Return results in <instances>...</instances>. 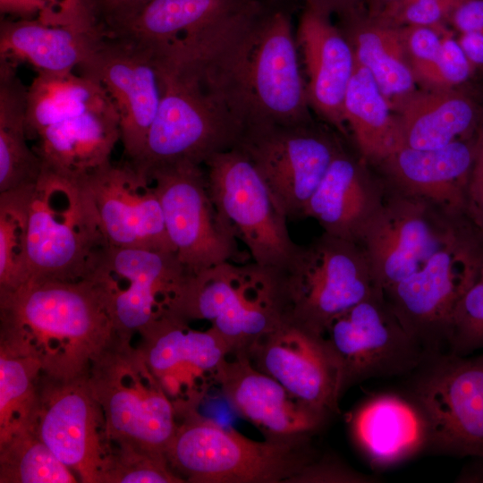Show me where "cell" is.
Here are the masks:
<instances>
[{
    "label": "cell",
    "mask_w": 483,
    "mask_h": 483,
    "mask_svg": "<svg viewBox=\"0 0 483 483\" xmlns=\"http://www.w3.org/2000/svg\"><path fill=\"white\" fill-rule=\"evenodd\" d=\"M164 453L110 441L99 483H183Z\"/></svg>",
    "instance_id": "cell-38"
},
{
    "label": "cell",
    "mask_w": 483,
    "mask_h": 483,
    "mask_svg": "<svg viewBox=\"0 0 483 483\" xmlns=\"http://www.w3.org/2000/svg\"><path fill=\"white\" fill-rule=\"evenodd\" d=\"M281 270L287 318L320 336L333 318L378 289L360 244L325 232L299 245Z\"/></svg>",
    "instance_id": "cell-9"
},
{
    "label": "cell",
    "mask_w": 483,
    "mask_h": 483,
    "mask_svg": "<svg viewBox=\"0 0 483 483\" xmlns=\"http://www.w3.org/2000/svg\"><path fill=\"white\" fill-rule=\"evenodd\" d=\"M98 26L106 29L136 13L151 0H90Z\"/></svg>",
    "instance_id": "cell-45"
},
{
    "label": "cell",
    "mask_w": 483,
    "mask_h": 483,
    "mask_svg": "<svg viewBox=\"0 0 483 483\" xmlns=\"http://www.w3.org/2000/svg\"><path fill=\"white\" fill-rule=\"evenodd\" d=\"M78 70L97 81L111 98L119 114L124 155L135 160L162 98L157 56L134 42L101 32Z\"/></svg>",
    "instance_id": "cell-19"
},
{
    "label": "cell",
    "mask_w": 483,
    "mask_h": 483,
    "mask_svg": "<svg viewBox=\"0 0 483 483\" xmlns=\"http://www.w3.org/2000/svg\"><path fill=\"white\" fill-rule=\"evenodd\" d=\"M182 317L208 321L232 354L246 352L287 319L282 270L227 261L193 274Z\"/></svg>",
    "instance_id": "cell-5"
},
{
    "label": "cell",
    "mask_w": 483,
    "mask_h": 483,
    "mask_svg": "<svg viewBox=\"0 0 483 483\" xmlns=\"http://www.w3.org/2000/svg\"><path fill=\"white\" fill-rule=\"evenodd\" d=\"M443 25L401 27L410 64L416 80L436 89V65L441 50Z\"/></svg>",
    "instance_id": "cell-40"
},
{
    "label": "cell",
    "mask_w": 483,
    "mask_h": 483,
    "mask_svg": "<svg viewBox=\"0 0 483 483\" xmlns=\"http://www.w3.org/2000/svg\"><path fill=\"white\" fill-rule=\"evenodd\" d=\"M243 353L326 419L340 412L337 369L322 336L287 318Z\"/></svg>",
    "instance_id": "cell-21"
},
{
    "label": "cell",
    "mask_w": 483,
    "mask_h": 483,
    "mask_svg": "<svg viewBox=\"0 0 483 483\" xmlns=\"http://www.w3.org/2000/svg\"><path fill=\"white\" fill-rule=\"evenodd\" d=\"M349 422L356 446L374 467H391L428 449L425 418L408 395H373L358 406Z\"/></svg>",
    "instance_id": "cell-26"
},
{
    "label": "cell",
    "mask_w": 483,
    "mask_h": 483,
    "mask_svg": "<svg viewBox=\"0 0 483 483\" xmlns=\"http://www.w3.org/2000/svg\"><path fill=\"white\" fill-rule=\"evenodd\" d=\"M483 349V264L459 300L450 323L446 350L467 356Z\"/></svg>",
    "instance_id": "cell-39"
},
{
    "label": "cell",
    "mask_w": 483,
    "mask_h": 483,
    "mask_svg": "<svg viewBox=\"0 0 483 483\" xmlns=\"http://www.w3.org/2000/svg\"><path fill=\"white\" fill-rule=\"evenodd\" d=\"M30 428L82 483H99L110 440L88 373L57 379L42 373Z\"/></svg>",
    "instance_id": "cell-17"
},
{
    "label": "cell",
    "mask_w": 483,
    "mask_h": 483,
    "mask_svg": "<svg viewBox=\"0 0 483 483\" xmlns=\"http://www.w3.org/2000/svg\"><path fill=\"white\" fill-rule=\"evenodd\" d=\"M364 0H306V6L327 15L337 13L342 19L367 14Z\"/></svg>",
    "instance_id": "cell-47"
},
{
    "label": "cell",
    "mask_w": 483,
    "mask_h": 483,
    "mask_svg": "<svg viewBox=\"0 0 483 483\" xmlns=\"http://www.w3.org/2000/svg\"><path fill=\"white\" fill-rule=\"evenodd\" d=\"M30 188L0 192V292L30 279L28 262Z\"/></svg>",
    "instance_id": "cell-37"
},
{
    "label": "cell",
    "mask_w": 483,
    "mask_h": 483,
    "mask_svg": "<svg viewBox=\"0 0 483 483\" xmlns=\"http://www.w3.org/2000/svg\"><path fill=\"white\" fill-rule=\"evenodd\" d=\"M456 482L483 483V458H470L456 478Z\"/></svg>",
    "instance_id": "cell-50"
},
{
    "label": "cell",
    "mask_w": 483,
    "mask_h": 483,
    "mask_svg": "<svg viewBox=\"0 0 483 483\" xmlns=\"http://www.w3.org/2000/svg\"><path fill=\"white\" fill-rule=\"evenodd\" d=\"M461 33L483 30V0H463L452 12L448 20Z\"/></svg>",
    "instance_id": "cell-46"
},
{
    "label": "cell",
    "mask_w": 483,
    "mask_h": 483,
    "mask_svg": "<svg viewBox=\"0 0 483 483\" xmlns=\"http://www.w3.org/2000/svg\"><path fill=\"white\" fill-rule=\"evenodd\" d=\"M162 57L190 76L242 135L312 123L291 19L259 0L178 40Z\"/></svg>",
    "instance_id": "cell-1"
},
{
    "label": "cell",
    "mask_w": 483,
    "mask_h": 483,
    "mask_svg": "<svg viewBox=\"0 0 483 483\" xmlns=\"http://www.w3.org/2000/svg\"><path fill=\"white\" fill-rule=\"evenodd\" d=\"M188 321L178 315L167 316L139 334L138 348L177 419L198 411L209 390L218 385L221 369L232 354L212 326L197 330Z\"/></svg>",
    "instance_id": "cell-18"
},
{
    "label": "cell",
    "mask_w": 483,
    "mask_h": 483,
    "mask_svg": "<svg viewBox=\"0 0 483 483\" xmlns=\"http://www.w3.org/2000/svg\"><path fill=\"white\" fill-rule=\"evenodd\" d=\"M477 138L457 140L431 149L401 148L379 165L389 189L466 214Z\"/></svg>",
    "instance_id": "cell-23"
},
{
    "label": "cell",
    "mask_w": 483,
    "mask_h": 483,
    "mask_svg": "<svg viewBox=\"0 0 483 483\" xmlns=\"http://www.w3.org/2000/svg\"><path fill=\"white\" fill-rule=\"evenodd\" d=\"M16 66L0 61V192L32 187L43 165L29 146L26 87Z\"/></svg>",
    "instance_id": "cell-33"
},
{
    "label": "cell",
    "mask_w": 483,
    "mask_h": 483,
    "mask_svg": "<svg viewBox=\"0 0 483 483\" xmlns=\"http://www.w3.org/2000/svg\"><path fill=\"white\" fill-rule=\"evenodd\" d=\"M114 335L85 280L30 279L0 292V346L35 360L50 377L87 374Z\"/></svg>",
    "instance_id": "cell-2"
},
{
    "label": "cell",
    "mask_w": 483,
    "mask_h": 483,
    "mask_svg": "<svg viewBox=\"0 0 483 483\" xmlns=\"http://www.w3.org/2000/svg\"><path fill=\"white\" fill-rule=\"evenodd\" d=\"M473 69L458 39L445 28L442 31L441 50L436 65V89H453L464 82Z\"/></svg>",
    "instance_id": "cell-43"
},
{
    "label": "cell",
    "mask_w": 483,
    "mask_h": 483,
    "mask_svg": "<svg viewBox=\"0 0 483 483\" xmlns=\"http://www.w3.org/2000/svg\"><path fill=\"white\" fill-rule=\"evenodd\" d=\"M394 1L395 0H364L367 6V16L369 19H375Z\"/></svg>",
    "instance_id": "cell-51"
},
{
    "label": "cell",
    "mask_w": 483,
    "mask_h": 483,
    "mask_svg": "<svg viewBox=\"0 0 483 483\" xmlns=\"http://www.w3.org/2000/svg\"><path fill=\"white\" fill-rule=\"evenodd\" d=\"M145 174L158 196L174 251L189 271L197 274L224 262L245 261L233 229L211 198L201 165L176 162Z\"/></svg>",
    "instance_id": "cell-13"
},
{
    "label": "cell",
    "mask_w": 483,
    "mask_h": 483,
    "mask_svg": "<svg viewBox=\"0 0 483 483\" xmlns=\"http://www.w3.org/2000/svg\"><path fill=\"white\" fill-rule=\"evenodd\" d=\"M162 98L140 156L131 161L150 169L188 161L204 165L216 153L236 147L241 130L211 102L187 74L157 63Z\"/></svg>",
    "instance_id": "cell-11"
},
{
    "label": "cell",
    "mask_w": 483,
    "mask_h": 483,
    "mask_svg": "<svg viewBox=\"0 0 483 483\" xmlns=\"http://www.w3.org/2000/svg\"><path fill=\"white\" fill-rule=\"evenodd\" d=\"M44 0H0L2 18L38 19L45 9Z\"/></svg>",
    "instance_id": "cell-48"
},
{
    "label": "cell",
    "mask_w": 483,
    "mask_h": 483,
    "mask_svg": "<svg viewBox=\"0 0 483 483\" xmlns=\"http://www.w3.org/2000/svg\"><path fill=\"white\" fill-rule=\"evenodd\" d=\"M420 1V0H395L394 3H392L390 5H388L377 17L371 20H382L385 19L394 13H396L401 8L404 7L405 5Z\"/></svg>",
    "instance_id": "cell-52"
},
{
    "label": "cell",
    "mask_w": 483,
    "mask_h": 483,
    "mask_svg": "<svg viewBox=\"0 0 483 483\" xmlns=\"http://www.w3.org/2000/svg\"><path fill=\"white\" fill-rule=\"evenodd\" d=\"M386 186L341 148L309 200L304 218L315 219L330 235L360 244L384 206Z\"/></svg>",
    "instance_id": "cell-24"
},
{
    "label": "cell",
    "mask_w": 483,
    "mask_h": 483,
    "mask_svg": "<svg viewBox=\"0 0 483 483\" xmlns=\"http://www.w3.org/2000/svg\"><path fill=\"white\" fill-rule=\"evenodd\" d=\"M88 381L110 441L165 455L177 427L175 411L131 341L115 334L92 361Z\"/></svg>",
    "instance_id": "cell-7"
},
{
    "label": "cell",
    "mask_w": 483,
    "mask_h": 483,
    "mask_svg": "<svg viewBox=\"0 0 483 483\" xmlns=\"http://www.w3.org/2000/svg\"><path fill=\"white\" fill-rule=\"evenodd\" d=\"M360 244L376 285L385 291L416 272L450 237L464 213L388 190Z\"/></svg>",
    "instance_id": "cell-15"
},
{
    "label": "cell",
    "mask_w": 483,
    "mask_h": 483,
    "mask_svg": "<svg viewBox=\"0 0 483 483\" xmlns=\"http://www.w3.org/2000/svg\"><path fill=\"white\" fill-rule=\"evenodd\" d=\"M43 167L79 178L111 160L121 140L114 106L92 110L50 125L32 140Z\"/></svg>",
    "instance_id": "cell-27"
},
{
    "label": "cell",
    "mask_w": 483,
    "mask_h": 483,
    "mask_svg": "<svg viewBox=\"0 0 483 483\" xmlns=\"http://www.w3.org/2000/svg\"><path fill=\"white\" fill-rule=\"evenodd\" d=\"M311 436L256 441L195 411L177 419L165 457L184 482H314L326 457Z\"/></svg>",
    "instance_id": "cell-3"
},
{
    "label": "cell",
    "mask_w": 483,
    "mask_h": 483,
    "mask_svg": "<svg viewBox=\"0 0 483 483\" xmlns=\"http://www.w3.org/2000/svg\"><path fill=\"white\" fill-rule=\"evenodd\" d=\"M360 65L372 75L382 94L393 102L415 90L416 77L407 55L401 27L381 24L367 14L343 19Z\"/></svg>",
    "instance_id": "cell-31"
},
{
    "label": "cell",
    "mask_w": 483,
    "mask_h": 483,
    "mask_svg": "<svg viewBox=\"0 0 483 483\" xmlns=\"http://www.w3.org/2000/svg\"><path fill=\"white\" fill-rule=\"evenodd\" d=\"M211 198L238 240L258 264L283 269L299 244L250 158L238 147L212 156L205 164Z\"/></svg>",
    "instance_id": "cell-14"
},
{
    "label": "cell",
    "mask_w": 483,
    "mask_h": 483,
    "mask_svg": "<svg viewBox=\"0 0 483 483\" xmlns=\"http://www.w3.org/2000/svg\"><path fill=\"white\" fill-rule=\"evenodd\" d=\"M463 0H420L405 5L394 14L373 20L381 24L404 27H438L447 21L453 9Z\"/></svg>",
    "instance_id": "cell-41"
},
{
    "label": "cell",
    "mask_w": 483,
    "mask_h": 483,
    "mask_svg": "<svg viewBox=\"0 0 483 483\" xmlns=\"http://www.w3.org/2000/svg\"><path fill=\"white\" fill-rule=\"evenodd\" d=\"M457 39L472 66H483V30L461 33Z\"/></svg>",
    "instance_id": "cell-49"
},
{
    "label": "cell",
    "mask_w": 483,
    "mask_h": 483,
    "mask_svg": "<svg viewBox=\"0 0 483 483\" xmlns=\"http://www.w3.org/2000/svg\"><path fill=\"white\" fill-rule=\"evenodd\" d=\"M217 386L234 410L265 437L313 434L328 420L275 379L257 369L243 352L228 357Z\"/></svg>",
    "instance_id": "cell-22"
},
{
    "label": "cell",
    "mask_w": 483,
    "mask_h": 483,
    "mask_svg": "<svg viewBox=\"0 0 483 483\" xmlns=\"http://www.w3.org/2000/svg\"><path fill=\"white\" fill-rule=\"evenodd\" d=\"M76 482V475L30 428L0 443V483Z\"/></svg>",
    "instance_id": "cell-36"
},
{
    "label": "cell",
    "mask_w": 483,
    "mask_h": 483,
    "mask_svg": "<svg viewBox=\"0 0 483 483\" xmlns=\"http://www.w3.org/2000/svg\"><path fill=\"white\" fill-rule=\"evenodd\" d=\"M41 374L35 360L0 346V443L30 428Z\"/></svg>",
    "instance_id": "cell-35"
},
{
    "label": "cell",
    "mask_w": 483,
    "mask_h": 483,
    "mask_svg": "<svg viewBox=\"0 0 483 483\" xmlns=\"http://www.w3.org/2000/svg\"><path fill=\"white\" fill-rule=\"evenodd\" d=\"M114 106L103 87L83 74L38 73L28 87L26 131L29 140L45 128L87 112Z\"/></svg>",
    "instance_id": "cell-34"
},
{
    "label": "cell",
    "mask_w": 483,
    "mask_h": 483,
    "mask_svg": "<svg viewBox=\"0 0 483 483\" xmlns=\"http://www.w3.org/2000/svg\"><path fill=\"white\" fill-rule=\"evenodd\" d=\"M407 395L428 427V449L459 458H483V352L426 357Z\"/></svg>",
    "instance_id": "cell-10"
},
{
    "label": "cell",
    "mask_w": 483,
    "mask_h": 483,
    "mask_svg": "<svg viewBox=\"0 0 483 483\" xmlns=\"http://www.w3.org/2000/svg\"><path fill=\"white\" fill-rule=\"evenodd\" d=\"M483 264V231L467 216L412 275L384 295L428 355L443 352L453 310Z\"/></svg>",
    "instance_id": "cell-6"
},
{
    "label": "cell",
    "mask_w": 483,
    "mask_h": 483,
    "mask_svg": "<svg viewBox=\"0 0 483 483\" xmlns=\"http://www.w3.org/2000/svg\"><path fill=\"white\" fill-rule=\"evenodd\" d=\"M101 30L85 31L38 19L2 18L0 60L31 65L38 73L72 72L86 60Z\"/></svg>",
    "instance_id": "cell-28"
},
{
    "label": "cell",
    "mask_w": 483,
    "mask_h": 483,
    "mask_svg": "<svg viewBox=\"0 0 483 483\" xmlns=\"http://www.w3.org/2000/svg\"><path fill=\"white\" fill-rule=\"evenodd\" d=\"M254 0H151L136 13L101 32L162 55L170 46Z\"/></svg>",
    "instance_id": "cell-29"
},
{
    "label": "cell",
    "mask_w": 483,
    "mask_h": 483,
    "mask_svg": "<svg viewBox=\"0 0 483 483\" xmlns=\"http://www.w3.org/2000/svg\"><path fill=\"white\" fill-rule=\"evenodd\" d=\"M343 117L367 161L379 165L403 147L401 126L387 98L370 72L356 61L344 97Z\"/></svg>",
    "instance_id": "cell-32"
},
{
    "label": "cell",
    "mask_w": 483,
    "mask_h": 483,
    "mask_svg": "<svg viewBox=\"0 0 483 483\" xmlns=\"http://www.w3.org/2000/svg\"><path fill=\"white\" fill-rule=\"evenodd\" d=\"M322 338L337 369L340 398L365 380L411 374L428 356L379 289L333 318Z\"/></svg>",
    "instance_id": "cell-12"
},
{
    "label": "cell",
    "mask_w": 483,
    "mask_h": 483,
    "mask_svg": "<svg viewBox=\"0 0 483 483\" xmlns=\"http://www.w3.org/2000/svg\"><path fill=\"white\" fill-rule=\"evenodd\" d=\"M106 242L79 180L47 168L30 189V279L82 280Z\"/></svg>",
    "instance_id": "cell-8"
},
{
    "label": "cell",
    "mask_w": 483,
    "mask_h": 483,
    "mask_svg": "<svg viewBox=\"0 0 483 483\" xmlns=\"http://www.w3.org/2000/svg\"><path fill=\"white\" fill-rule=\"evenodd\" d=\"M192 275L174 252L106 244L82 280L98 297L115 334L131 341L157 320L182 317Z\"/></svg>",
    "instance_id": "cell-4"
},
{
    "label": "cell",
    "mask_w": 483,
    "mask_h": 483,
    "mask_svg": "<svg viewBox=\"0 0 483 483\" xmlns=\"http://www.w3.org/2000/svg\"><path fill=\"white\" fill-rule=\"evenodd\" d=\"M77 179L106 245L174 253L156 190L130 160H109Z\"/></svg>",
    "instance_id": "cell-20"
},
{
    "label": "cell",
    "mask_w": 483,
    "mask_h": 483,
    "mask_svg": "<svg viewBox=\"0 0 483 483\" xmlns=\"http://www.w3.org/2000/svg\"><path fill=\"white\" fill-rule=\"evenodd\" d=\"M236 147L250 158L288 220L304 219L309 200L342 148L312 123L251 129Z\"/></svg>",
    "instance_id": "cell-16"
},
{
    "label": "cell",
    "mask_w": 483,
    "mask_h": 483,
    "mask_svg": "<svg viewBox=\"0 0 483 483\" xmlns=\"http://www.w3.org/2000/svg\"><path fill=\"white\" fill-rule=\"evenodd\" d=\"M329 17L306 6L301 16L297 39L308 74L309 105L347 136L343 101L355 68V57L348 39Z\"/></svg>",
    "instance_id": "cell-25"
},
{
    "label": "cell",
    "mask_w": 483,
    "mask_h": 483,
    "mask_svg": "<svg viewBox=\"0 0 483 483\" xmlns=\"http://www.w3.org/2000/svg\"><path fill=\"white\" fill-rule=\"evenodd\" d=\"M466 215L483 231V128L477 138L475 159L467 189Z\"/></svg>",
    "instance_id": "cell-44"
},
{
    "label": "cell",
    "mask_w": 483,
    "mask_h": 483,
    "mask_svg": "<svg viewBox=\"0 0 483 483\" xmlns=\"http://www.w3.org/2000/svg\"><path fill=\"white\" fill-rule=\"evenodd\" d=\"M403 147L431 149L470 138L477 122L472 101L452 89L417 91L394 102Z\"/></svg>",
    "instance_id": "cell-30"
},
{
    "label": "cell",
    "mask_w": 483,
    "mask_h": 483,
    "mask_svg": "<svg viewBox=\"0 0 483 483\" xmlns=\"http://www.w3.org/2000/svg\"><path fill=\"white\" fill-rule=\"evenodd\" d=\"M45 9L38 16L43 23L70 27L85 31L99 30L90 0H44Z\"/></svg>",
    "instance_id": "cell-42"
}]
</instances>
